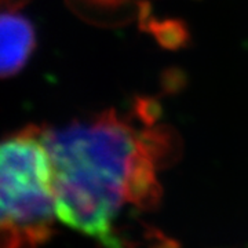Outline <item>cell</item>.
Masks as SVG:
<instances>
[{"instance_id":"3","label":"cell","mask_w":248,"mask_h":248,"mask_svg":"<svg viewBox=\"0 0 248 248\" xmlns=\"http://www.w3.org/2000/svg\"><path fill=\"white\" fill-rule=\"evenodd\" d=\"M31 0H0V79L21 71L36 46V33L25 9Z\"/></svg>"},{"instance_id":"2","label":"cell","mask_w":248,"mask_h":248,"mask_svg":"<svg viewBox=\"0 0 248 248\" xmlns=\"http://www.w3.org/2000/svg\"><path fill=\"white\" fill-rule=\"evenodd\" d=\"M55 217L51 159L29 125L0 141V243H43Z\"/></svg>"},{"instance_id":"4","label":"cell","mask_w":248,"mask_h":248,"mask_svg":"<svg viewBox=\"0 0 248 248\" xmlns=\"http://www.w3.org/2000/svg\"><path fill=\"white\" fill-rule=\"evenodd\" d=\"M78 3H79L80 6H87V4H93V3H95L97 0H76ZM98 1H102V0H98Z\"/></svg>"},{"instance_id":"1","label":"cell","mask_w":248,"mask_h":248,"mask_svg":"<svg viewBox=\"0 0 248 248\" xmlns=\"http://www.w3.org/2000/svg\"><path fill=\"white\" fill-rule=\"evenodd\" d=\"M40 130L53 166L57 218L105 247L122 248L115 222L124 205L143 208L159 199L157 169L171 148L167 134L115 110Z\"/></svg>"}]
</instances>
